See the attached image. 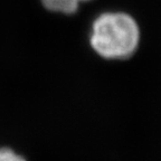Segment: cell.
<instances>
[{"label": "cell", "mask_w": 161, "mask_h": 161, "mask_svg": "<svg viewBox=\"0 0 161 161\" xmlns=\"http://www.w3.org/2000/svg\"><path fill=\"white\" fill-rule=\"evenodd\" d=\"M43 5L50 11L70 15L78 9V6L82 3L88 0H42Z\"/></svg>", "instance_id": "7a4b0ae2"}, {"label": "cell", "mask_w": 161, "mask_h": 161, "mask_svg": "<svg viewBox=\"0 0 161 161\" xmlns=\"http://www.w3.org/2000/svg\"><path fill=\"white\" fill-rule=\"evenodd\" d=\"M139 38V27L131 16L124 13H106L94 21L91 45L102 57L124 59L136 52Z\"/></svg>", "instance_id": "6da1fadb"}, {"label": "cell", "mask_w": 161, "mask_h": 161, "mask_svg": "<svg viewBox=\"0 0 161 161\" xmlns=\"http://www.w3.org/2000/svg\"><path fill=\"white\" fill-rule=\"evenodd\" d=\"M0 161H26L16 152L9 149H0Z\"/></svg>", "instance_id": "3957f363"}]
</instances>
